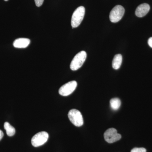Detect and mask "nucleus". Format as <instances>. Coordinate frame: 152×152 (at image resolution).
Wrapping results in <instances>:
<instances>
[{"label":"nucleus","mask_w":152,"mask_h":152,"mask_svg":"<svg viewBox=\"0 0 152 152\" xmlns=\"http://www.w3.org/2000/svg\"><path fill=\"white\" fill-rule=\"evenodd\" d=\"M85 15V8L83 6L79 7L74 12L71 20V25L73 28H77L81 23Z\"/></svg>","instance_id":"nucleus-1"},{"label":"nucleus","mask_w":152,"mask_h":152,"mask_svg":"<svg viewBox=\"0 0 152 152\" xmlns=\"http://www.w3.org/2000/svg\"><path fill=\"white\" fill-rule=\"evenodd\" d=\"M87 58V53L84 51L80 52L74 57L70 64V69L72 71L78 69L83 64Z\"/></svg>","instance_id":"nucleus-2"},{"label":"nucleus","mask_w":152,"mask_h":152,"mask_svg":"<svg viewBox=\"0 0 152 152\" xmlns=\"http://www.w3.org/2000/svg\"><path fill=\"white\" fill-rule=\"evenodd\" d=\"M68 117L71 122L76 126L80 127L83 124V119L81 113L76 109L70 110L68 113Z\"/></svg>","instance_id":"nucleus-3"},{"label":"nucleus","mask_w":152,"mask_h":152,"mask_svg":"<svg viewBox=\"0 0 152 152\" xmlns=\"http://www.w3.org/2000/svg\"><path fill=\"white\" fill-rule=\"evenodd\" d=\"M125 13V9L121 5L114 7L110 14V20L112 23H116L122 18Z\"/></svg>","instance_id":"nucleus-4"},{"label":"nucleus","mask_w":152,"mask_h":152,"mask_svg":"<svg viewBox=\"0 0 152 152\" xmlns=\"http://www.w3.org/2000/svg\"><path fill=\"white\" fill-rule=\"evenodd\" d=\"M48 138L49 134L47 132H39L33 137L31 139L32 145L35 147L40 146L46 142Z\"/></svg>","instance_id":"nucleus-5"},{"label":"nucleus","mask_w":152,"mask_h":152,"mask_svg":"<svg viewBox=\"0 0 152 152\" xmlns=\"http://www.w3.org/2000/svg\"><path fill=\"white\" fill-rule=\"evenodd\" d=\"M104 138L106 142L113 143L121 140V135L117 132L116 129L110 128L104 133Z\"/></svg>","instance_id":"nucleus-6"},{"label":"nucleus","mask_w":152,"mask_h":152,"mask_svg":"<svg viewBox=\"0 0 152 152\" xmlns=\"http://www.w3.org/2000/svg\"><path fill=\"white\" fill-rule=\"evenodd\" d=\"M77 83L76 81H72L68 82L60 88L59 94L64 96H69L75 91L77 88Z\"/></svg>","instance_id":"nucleus-7"},{"label":"nucleus","mask_w":152,"mask_h":152,"mask_svg":"<svg viewBox=\"0 0 152 152\" xmlns=\"http://www.w3.org/2000/svg\"><path fill=\"white\" fill-rule=\"evenodd\" d=\"M149 5L146 3L140 5L137 7L135 11V14L137 17L142 18L145 16L149 12Z\"/></svg>","instance_id":"nucleus-8"},{"label":"nucleus","mask_w":152,"mask_h":152,"mask_svg":"<svg viewBox=\"0 0 152 152\" xmlns=\"http://www.w3.org/2000/svg\"><path fill=\"white\" fill-rule=\"evenodd\" d=\"M31 41L27 38H19L14 41L13 46L17 48H25L30 45Z\"/></svg>","instance_id":"nucleus-9"},{"label":"nucleus","mask_w":152,"mask_h":152,"mask_svg":"<svg viewBox=\"0 0 152 152\" xmlns=\"http://www.w3.org/2000/svg\"><path fill=\"white\" fill-rule=\"evenodd\" d=\"M122 56L121 54L116 55L114 57L112 62L113 67L115 69L117 70L119 69L122 63Z\"/></svg>","instance_id":"nucleus-10"},{"label":"nucleus","mask_w":152,"mask_h":152,"mask_svg":"<svg viewBox=\"0 0 152 152\" xmlns=\"http://www.w3.org/2000/svg\"><path fill=\"white\" fill-rule=\"evenodd\" d=\"M121 101L118 98H113L110 101V105L112 110H117L121 107Z\"/></svg>","instance_id":"nucleus-11"},{"label":"nucleus","mask_w":152,"mask_h":152,"mask_svg":"<svg viewBox=\"0 0 152 152\" xmlns=\"http://www.w3.org/2000/svg\"><path fill=\"white\" fill-rule=\"evenodd\" d=\"M4 128L6 130V132L7 135L10 137L14 136L15 133V128L10 124V123L6 122L4 124Z\"/></svg>","instance_id":"nucleus-12"},{"label":"nucleus","mask_w":152,"mask_h":152,"mask_svg":"<svg viewBox=\"0 0 152 152\" xmlns=\"http://www.w3.org/2000/svg\"><path fill=\"white\" fill-rule=\"evenodd\" d=\"M131 152H146V150L143 148H135L132 149Z\"/></svg>","instance_id":"nucleus-13"},{"label":"nucleus","mask_w":152,"mask_h":152,"mask_svg":"<svg viewBox=\"0 0 152 152\" xmlns=\"http://www.w3.org/2000/svg\"><path fill=\"white\" fill-rule=\"evenodd\" d=\"M44 0H35L36 6L38 7H41L44 2Z\"/></svg>","instance_id":"nucleus-14"},{"label":"nucleus","mask_w":152,"mask_h":152,"mask_svg":"<svg viewBox=\"0 0 152 152\" xmlns=\"http://www.w3.org/2000/svg\"><path fill=\"white\" fill-rule=\"evenodd\" d=\"M148 44L150 47L152 48V37L149 39L148 40Z\"/></svg>","instance_id":"nucleus-15"},{"label":"nucleus","mask_w":152,"mask_h":152,"mask_svg":"<svg viewBox=\"0 0 152 152\" xmlns=\"http://www.w3.org/2000/svg\"><path fill=\"white\" fill-rule=\"evenodd\" d=\"M3 137H4V133L2 131L0 130V140L2 139Z\"/></svg>","instance_id":"nucleus-16"},{"label":"nucleus","mask_w":152,"mask_h":152,"mask_svg":"<svg viewBox=\"0 0 152 152\" xmlns=\"http://www.w3.org/2000/svg\"><path fill=\"white\" fill-rule=\"evenodd\" d=\"M5 1H8V0H4Z\"/></svg>","instance_id":"nucleus-17"}]
</instances>
